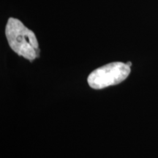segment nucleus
Returning <instances> with one entry per match:
<instances>
[{
    "instance_id": "nucleus-3",
    "label": "nucleus",
    "mask_w": 158,
    "mask_h": 158,
    "mask_svg": "<svg viewBox=\"0 0 158 158\" xmlns=\"http://www.w3.org/2000/svg\"><path fill=\"white\" fill-rule=\"evenodd\" d=\"M126 64H127L128 66H129V67H131V66H132V63L130 62H128L126 63Z\"/></svg>"
},
{
    "instance_id": "nucleus-2",
    "label": "nucleus",
    "mask_w": 158,
    "mask_h": 158,
    "mask_svg": "<svg viewBox=\"0 0 158 158\" xmlns=\"http://www.w3.org/2000/svg\"><path fill=\"white\" fill-rule=\"evenodd\" d=\"M130 71V67L126 63L111 62L92 71L88 76L87 82L92 89H102L124 81Z\"/></svg>"
},
{
    "instance_id": "nucleus-1",
    "label": "nucleus",
    "mask_w": 158,
    "mask_h": 158,
    "mask_svg": "<svg viewBox=\"0 0 158 158\" xmlns=\"http://www.w3.org/2000/svg\"><path fill=\"white\" fill-rule=\"evenodd\" d=\"M5 36L12 50L32 62L39 57V44L35 33L21 21L10 18L5 27Z\"/></svg>"
}]
</instances>
